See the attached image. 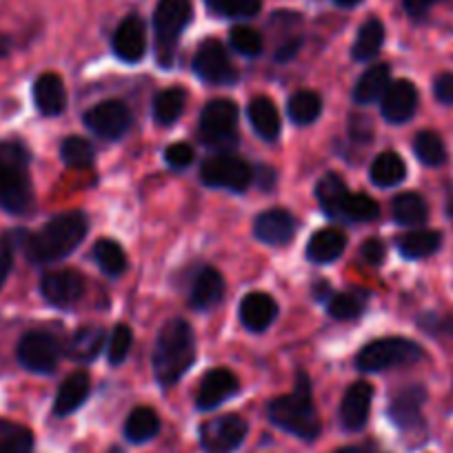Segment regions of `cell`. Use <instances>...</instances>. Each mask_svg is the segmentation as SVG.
Instances as JSON below:
<instances>
[{
  "label": "cell",
  "mask_w": 453,
  "mask_h": 453,
  "mask_svg": "<svg viewBox=\"0 0 453 453\" xmlns=\"http://www.w3.org/2000/svg\"><path fill=\"white\" fill-rule=\"evenodd\" d=\"M89 220L82 211L60 213L34 234H25L23 251L32 265H50L67 258L85 241Z\"/></svg>",
  "instance_id": "obj_1"
},
{
  "label": "cell",
  "mask_w": 453,
  "mask_h": 453,
  "mask_svg": "<svg viewBox=\"0 0 453 453\" xmlns=\"http://www.w3.org/2000/svg\"><path fill=\"white\" fill-rule=\"evenodd\" d=\"M32 154L20 141H0V209L25 216L34 207V185L29 176Z\"/></svg>",
  "instance_id": "obj_2"
},
{
  "label": "cell",
  "mask_w": 453,
  "mask_h": 453,
  "mask_svg": "<svg viewBox=\"0 0 453 453\" xmlns=\"http://www.w3.org/2000/svg\"><path fill=\"white\" fill-rule=\"evenodd\" d=\"M196 360L194 329L180 318H173L160 329L154 347V376L160 387H172L187 373Z\"/></svg>",
  "instance_id": "obj_3"
},
{
  "label": "cell",
  "mask_w": 453,
  "mask_h": 453,
  "mask_svg": "<svg viewBox=\"0 0 453 453\" xmlns=\"http://www.w3.org/2000/svg\"><path fill=\"white\" fill-rule=\"evenodd\" d=\"M269 418L278 429L300 440H307V442L320 435L322 422L311 400V382H309L307 373H298L294 394L280 395L269 404Z\"/></svg>",
  "instance_id": "obj_4"
},
{
  "label": "cell",
  "mask_w": 453,
  "mask_h": 453,
  "mask_svg": "<svg viewBox=\"0 0 453 453\" xmlns=\"http://www.w3.org/2000/svg\"><path fill=\"white\" fill-rule=\"evenodd\" d=\"M194 16L191 0H158L154 12L156 29V60L160 67L169 69L176 60L178 41Z\"/></svg>",
  "instance_id": "obj_5"
},
{
  "label": "cell",
  "mask_w": 453,
  "mask_h": 453,
  "mask_svg": "<svg viewBox=\"0 0 453 453\" xmlns=\"http://www.w3.org/2000/svg\"><path fill=\"white\" fill-rule=\"evenodd\" d=\"M422 358L420 345L407 338H380L363 347V351L356 358V367L360 372L378 373L385 369L413 365Z\"/></svg>",
  "instance_id": "obj_6"
},
{
  "label": "cell",
  "mask_w": 453,
  "mask_h": 453,
  "mask_svg": "<svg viewBox=\"0 0 453 453\" xmlns=\"http://www.w3.org/2000/svg\"><path fill=\"white\" fill-rule=\"evenodd\" d=\"M238 107L234 100L216 98L200 113V141L216 150H229L238 142Z\"/></svg>",
  "instance_id": "obj_7"
},
{
  "label": "cell",
  "mask_w": 453,
  "mask_h": 453,
  "mask_svg": "<svg viewBox=\"0 0 453 453\" xmlns=\"http://www.w3.org/2000/svg\"><path fill=\"white\" fill-rule=\"evenodd\" d=\"M200 178L209 187L242 194L254 182V169L238 156L229 154V151H220V154L209 156L204 160L203 169H200Z\"/></svg>",
  "instance_id": "obj_8"
},
{
  "label": "cell",
  "mask_w": 453,
  "mask_h": 453,
  "mask_svg": "<svg viewBox=\"0 0 453 453\" xmlns=\"http://www.w3.org/2000/svg\"><path fill=\"white\" fill-rule=\"evenodd\" d=\"M16 358H19L20 367L32 373H54L63 358V347H60L58 338L47 331H27L19 340Z\"/></svg>",
  "instance_id": "obj_9"
},
{
  "label": "cell",
  "mask_w": 453,
  "mask_h": 453,
  "mask_svg": "<svg viewBox=\"0 0 453 453\" xmlns=\"http://www.w3.org/2000/svg\"><path fill=\"white\" fill-rule=\"evenodd\" d=\"M194 72L200 81L209 82V85H236L238 72L234 67L229 51L216 38H209L198 47L194 56Z\"/></svg>",
  "instance_id": "obj_10"
},
{
  "label": "cell",
  "mask_w": 453,
  "mask_h": 453,
  "mask_svg": "<svg viewBox=\"0 0 453 453\" xmlns=\"http://www.w3.org/2000/svg\"><path fill=\"white\" fill-rule=\"evenodd\" d=\"M250 434V425L236 413L213 418L200 426V444L207 453H234Z\"/></svg>",
  "instance_id": "obj_11"
},
{
  "label": "cell",
  "mask_w": 453,
  "mask_h": 453,
  "mask_svg": "<svg viewBox=\"0 0 453 453\" xmlns=\"http://www.w3.org/2000/svg\"><path fill=\"white\" fill-rule=\"evenodd\" d=\"M82 123L98 138L119 141L132 127V111L120 100H104V103L87 109L85 116H82Z\"/></svg>",
  "instance_id": "obj_12"
},
{
  "label": "cell",
  "mask_w": 453,
  "mask_h": 453,
  "mask_svg": "<svg viewBox=\"0 0 453 453\" xmlns=\"http://www.w3.org/2000/svg\"><path fill=\"white\" fill-rule=\"evenodd\" d=\"M41 294L51 307L69 309L85 294V278L73 269H56L41 278Z\"/></svg>",
  "instance_id": "obj_13"
},
{
  "label": "cell",
  "mask_w": 453,
  "mask_h": 453,
  "mask_svg": "<svg viewBox=\"0 0 453 453\" xmlns=\"http://www.w3.org/2000/svg\"><path fill=\"white\" fill-rule=\"evenodd\" d=\"M238 389H241V382H238V378L234 376L229 369H213V372H209L207 376L203 378V382H200V389L198 394H196V407H198L200 411H209V409L220 407L225 400L236 395Z\"/></svg>",
  "instance_id": "obj_14"
},
{
  "label": "cell",
  "mask_w": 453,
  "mask_h": 453,
  "mask_svg": "<svg viewBox=\"0 0 453 453\" xmlns=\"http://www.w3.org/2000/svg\"><path fill=\"white\" fill-rule=\"evenodd\" d=\"M418 109V89L411 81H394L380 100V111L385 120L400 125L413 119Z\"/></svg>",
  "instance_id": "obj_15"
},
{
  "label": "cell",
  "mask_w": 453,
  "mask_h": 453,
  "mask_svg": "<svg viewBox=\"0 0 453 453\" xmlns=\"http://www.w3.org/2000/svg\"><path fill=\"white\" fill-rule=\"evenodd\" d=\"M373 387L369 382L358 380L347 389L342 404H340V422L347 431H360L369 420L372 411Z\"/></svg>",
  "instance_id": "obj_16"
},
{
  "label": "cell",
  "mask_w": 453,
  "mask_h": 453,
  "mask_svg": "<svg viewBox=\"0 0 453 453\" xmlns=\"http://www.w3.org/2000/svg\"><path fill=\"white\" fill-rule=\"evenodd\" d=\"M147 50V29L141 16L132 14L119 25L113 34V51L125 63H138L142 60Z\"/></svg>",
  "instance_id": "obj_17"
},
{
  "label": "cell",
  "mask_w": 453,
  "mask_h": 453,
  "mask_svg": "<svg viewBox=\"0 0 453 453\" xmlns=\"http://www.w3.org/2000/svg\"><path fill=\"white\" fill-rule=\"evenodd\" d=\"M426 400V389L422 385H411L394 395L389 404V418L398 429H416L422 422V404Z\"/></svg>",
  "instance_id": "obj_18"
},
{
  "label": "cell",
  "mask_w": 453,
  "mask_h": 453,
  "mask_svg": "<svg viewBox=\"0 0 453 453\" xmlns=\"http://www.w3.org/2000/svg\"><path fill=\"white\" fill-rule=\"evenodd\" d=\"M254 234L258 241L265 242V245H287L296 234V220L289 211H285V209H269V211L260 213V216L256 218Z\"/></svg>",
  "instance_id": "obj_19"
},
{
  "label": "cell",
  "mask_w": 453,
  "mask_h": 453,
  "mask_svg": "<svg viewBox=\"0 0 453 453\" xmlns=\"http://www.w3.org/2000/svg\"><path fill=\"white\" fill-rule=\"evenodd\" d=\"M34 103L36 109L42 116H60L67 107V89H65V82L58 73H41V76L34 81Z\"/></svg>",
  "instance_id": "obj_20"
},
{
  "label": "cell",
  "mask_w": 453,
  "mask_h": 453,
  "mask_svg": "<svg viewBox=\"0 0 453 453\" xmlns=\"http://www.w3.org/2000/svg\"><path fill=\"white\" fill-rule=\"evenodd\" d=\"M278 316V304L276 300L269 294L263 291H251L242 298L241 303V320L254 334H263L265 329H269L273 320Z\"/></svg>",
  "instance_id": "obj_21"
},
{
  "label": "cell",
  "mask_w": 453,
  "mask_h": 453,
  "mask_svg": "<svg viewBox=\"0 0 453 453\" xmlns=\"http://www.w3.org/2000/svg\"><path fill=\"white\" fill-rule=\"evenodd\" d=\"M91 391V378L87 372H76L67 378V380L60 385L58 394L54 400V413L58 418L69 416L76 409L82 407L87 398H89Z\"/></svg>",
  "instance_id": "obj_22"
},
{
  "label": "cell",
  "mask_w": 453,
  "mask_h": 453,
  "mask_svg": "<svg viewBox=\"0 0 453 453\" xmlns=\"http://www.w3.org/2000/svg\"><path fill=\"white\" fill-rule=\"evenodd\" d=\"M347 247L345 232H340L338 226H326L316 236H311L307 245V258L316 265H329L342 256Z\"/></svg>",
  "instance_id": "obj_23"
},
{
  "label": "cell",
  "mask_w": 453,
  "mask_h": 453,
  "mask_svg": "<svg viewBox=\"0 0 453 453\" xmlns=\"http://www.w3.org/2000/svg\"><path fill=\"white\" fill-rule=\"evenodd\" d=\"M225 294V280H222L220 273L211 267H204L203 272L196 276L194 287H191L189 294V304L198 311L204 309H211L213 304H218Z\"/></svg>",
  "instance_id": "obj_24"
},
{
  "label": "cell",
  "mask_w": 453,
  "mask_h": 453,
  "mask_svg": "<svg viewBox=\"0 0 453 453\" xmlns=\"http://www.w3.org/2000/svg\"><path fill=\"white\" fill-rule=\"evenodd\" d=\"M391 85V69L389 65H373L360 76L358 85L354 87V103L372 104L382 100L385 91Z\"/></svg>",
  "instance_id": "obj_25"
},
{
  "label": "cell",
  "mask_w": 453,
  "mask_h": 453,
  "mask_svg": "<svg viewBox=\"0 0 453 453\" xmlns=\"http://www.w3.org/2000/svg\"><path fill=\"white\" fill-rule=\"evenodd\" d=\"M250 123L263 141H276L280 136V113H278L276 104L267 96H260V98L251 100Z\"/></svg>",
  "instance_id": "obj_26"
},
{
  "label": "cell",
  "mask_w": 453,
  "mask_h": 453,
  "mask_svg": "<svg viewBox=\"0 0 453 453\" xmlns=\"http://www.w3.org/2000/svg\"><path fill=\"white\" fill-rule=\"evenodd\" d=\"M318 203H320L322 211L326 216L342 218V209H345L347 198H349V189H347L345 180L338 173H325L316 185Z\"/></svg>",
  "instance_id": "obj_27"
},
{
  "label": "cell",
  "mask_w": 453,
  "mask_h": 453,
  "mask_svg": "<svg viewBox=\"0 0 453 453\" xmlns=\"http://www.w3.org/2000/svg\"><path fill=\"white\" fill-rule=\"evenodd\" d=\"M104 347L103 326H82L72 335L67 345V356L76 363H91L98 358Z\"/></svg>",
  "instance_id": "obj_28"
},
{
  "label": "cell",
  "mask_w": 453,
  "mask_h": 453,
  "mask_svg": "<svg viewBox=\"0 0 453 453\" xmlns=\"http://www.w3.org/2000/svg\"><path fill=\"white\" fill-rule=\"evenodd\" d=\"M160 431V418L151 407H138L129 413L125 422V438L134 444H145L154 440Z\"/></svg>",
  "instance_id": "obj_29"
},
{
  "label": "cell",
  "mask_w": 453,
  "mask_h": 453,
  "mask_svg": "<svg viewBox=\"0 0 453 453\" xmlns=\"http://www.w3.org/2000/svg\"><path fill=\"white\" fill-rule=\"evenodd\" d=\"M442 245V236L431 229H418V232H409L398 238V250L404 258L420 260L429 258Z\"/></svg>",
  "instance_id": "obj_30"
},
{
  "label": "cell",
  "mask_w": 453,
  "mask_h": 453,
  "mask_svg": "<svg viewBox=\"0 0 453 453\" xmlns=\"http://www.w3.org/2000/svg\"><path fill=\"white\" fill-rule=\"evenodd\" d=\"M391 209H394L395 222L403 226H420L429 218L426 200L416 191H404V194L395 196Z\"/></svg>",
  "instance_id": "obj_31"
},
{
  "label": "cell",
  "mask_w": 453,
  "mask_h": 453,
  "mask_svg": "<svg viewBox=\"0 0 453 453\" xmlns=\"http://www.w3.org/2000/svg\"><path fill=\"white\" fill-rule=\"evenodd\" d=\"M382 42H385V25L378 19H369L365 20V25L360 27L354 47H351V54H354V58L360 60V63H367V60L376 58Z\"/></svg>",
  "instance_id": "obj_32"
},
{
  "label": "cell",
  "mask_w": 453,
  "mask_h": 453,
  "mask_svg": "<svg viewBox=\"0 0 453 453\" xmlns=\"http://www.w3.org/2000/svg\"><path fill=\"white\" fill-rule=\"evenodd\" d=\"M34 434L20 422L0 418V453H34Z\"/></svg>",
  "instance_id": "obj_33"
},
{
  "label": "cell",
  "mask_w": 453,
  "mask_h": 453,
  "mask_svg": "<svg viewBox=\"0 0 453 453\" xmlns=\"http://www.w3.org/2000/svg\"><path fill=\"white\" fill-rule=\"evenodd\" d=\"M372 180L378 187H395L407 178V165L395 151H385L372 163Z\"/></svg>",
  "instance_id": "obj_34"
},
{
  "label": "cell",
  "mask_w": 453,
  "mask_h": 453,
  "mask_svg": "<svg viewBox=\"0 0 453 453\" xmlns=\"http://www.w3.org/2000/svg\"><path fill=\"white\" fill-rule=\"evenodd\" d=\"M187 104V91L182 87H172L156 96L154 100V119L160 125H173L182 116Z\"/></svg>",
  "instance_id": "obj_35"
},
{
  "label": "cell",
  "mask_w": 453,
  "mask_h": 453,
  "mask_svg": "<svg viewBox=\"0 0 453 453\" xmlns=\"http://www.w3.org/2000/svg\"><path fill=\"white\" fill-rule=\"evenodd\" d=\"M94 258L98 263V267L111 278L123 276L125 269H127V254H125V250L119 242L109 241V238H103V241L96 242Z\"/></svg>",
  "instance_id": "obj_36"
},
{
  "label": "cell",
  "mask_w": 453,
  "mask_h": 453,
  "mask_svg": "<svg viewBox=\"0 0 453 453\" xmlns=\"http://www.w3.org/2000/svg\"><path fill=\"white\" fill-rule=\"evenodd\" d=\"M287 111L296 125H311L322 113V98L316 91H298L291 96Z\"/></svg>",
  "instance_id": "obj_37"
},
{
  "label": "cell",
  "mask_w": 453,
  "mask_h": 453,
  "mask_svg": "<svg viewBox=\"0 0 453 453\" xmlns=\"http://www.w3.org/2000/svg\"><path fill=\"white\" fill-rule=\"evenodd\" d=\"M413 151H416L418 160L426 167H440V165L447 163V147L435 132L418 134L416 141H413Z\"/></svg>",
  "instance_id": "obj_38"
},
{
  "label": "cell",
  "mask_w": 453,
  "mask_h": 453,
  "mask_svg": "<svg viewBox=\"0 0 453 453\" xmlns=\"http://www.w3.org/2000/svg\"><path fill=\"white\" fill-rule=\"evenodd\" d=\"M367 296L356 294V291H340L329 298V316L335 320H356L360 313L365 311V304H367Z\"/></svg>",
  "instance_id": "obj_39"
},
{
  "label": "cell",
  "mask_w": 453,
  "mask_h": 453,
  "mask_svg": "<svg viewBox=\"0 0 453 453\" xmlns=\"http://www.w3.org/2000/svg\"><path fill=\"white\" fill-rule=\"evenodd\" d=\"M94 145H91L87 138L81 136H69L65 138L63 145H60V158L67 167L73 169H85L94 163Z\"/></svg>",
  "instance_id": "obj_40"
},
{
  "label": "cell",
  "mask_w": 453,
  "mask_h": 453,
  "mask_svg": "<svg viewBox=\"0 0 453 453\" xmlns=\"http://www.w3.org/2000/svg\"><path fill=\"white\" fill-rule=\"evenodd\" d=\"M204 5L225 19H251L260 12V0H204Z\"/></svg>",
  "instance_id": "obj_41"
},
{
  "label": "cell",
  "mask_w": 453,
  "mask_h": 453,
  "mask_svg": "<svg viewBox=\"0 0 453 453\" xmlns=\"http://www.w3.org/2000/svg\"><path fill=\"white\" fill-rule=\"evenodd\" d=\"M23 238H25V232H20V229H16V232H7L0 236V291H3L12 269H14L16 247L23 245Z\"/></svg>",
  "instance_id": "obj_42"
},
{
  "label": "cell",
  "mask_w": 453,
  "mask_h": 453,
  "mask_svg": "<svg viewBox=\"0 0 453 453\" xmlns=\"http://www.w3.org/2000/svg\"><path fill=\"white\" fill-rule=\"evenodd\" d=\"M378 213H380V207H378L376 200L363 194H351L349 198H347L345 209H342V218L354 222L376 220Z\"/></svg>",
  "instance_id": "obj_43"
},
{
  "label": "cell",
  "mask_w": 453,
  "mask_h": 453,
  "mask_svg": "<svg viewBox=\"0 0 453 453\" xmlns=\"http://www.w3.org/2000/svg\"><path fill=\"white\" fill-rule=\"evenodd\" d=\"M229 42H232V47L238 54L250 56V58H256V56L263 54V36L254 27H247V25L234 27Z\"/></svg>",
  "instance_id": "obj_44"
},
{
  "label": "cell",
  "mask_w": 453,
  "mask_h": 453,
  "mask_svg": "<svg viewBox=\"0 0 453 453\" xmlns=\"http://www.w3.org/2000/svg\"><path fill=\"white\" fill-rule=\"evenodd\" d=\"M134 334L127 325H116L111 331V338H109V351L107 358L111 365H120L127 358L129 349H132Z\"/></svg>",
  "instance_id": "obj_45"
},
{
  "label": "cell",
  "mask_w": 453,
  "mask_h": 453,
  "mask_svg": "<svg viewBox=\"0 0 453 453\" xmlns=\"http://www.w3.org/2000/svg\"><path fill=\"white\" fill-rule=\"evenodd\" d=\"M165 160H167L169 167L173 169H185L194 163V150H191L187 142H173L165 151Z\"/></svg>",
  "instance_id": "obj_46"
},
{
  "label": "cell",
  "mask_w": 453,
  "mask_h": 453,
  "mask_svg": "<svg viewBox=\"0 0 453 453\" xmlns=\"http://www.w3.org/2000/svg\"><path fill=\"white\" fill-rule=\"evenodd\" d=\"M360 258L369 265H380L385 260V245L378 238H369L360 247Z\"/></svg>",
  "instance_id": "obj_47"
},
{
  "label": "cell",
  "mask_w": 453,
  "mask_h": 453,
  "mask_svg": "<svg viewBox=\"0 0 453 453\" xmlns=\"http://www.w3.org/2000/svg\"><path fill=\"white\" fill-rule=\"evenodd\" d=\"M435 98L444 104H453V73H440L434 82Z\"/></svg>",
  "instance_id": "obj_48"
},
{
  "label": "cell",
  "mask_w": 453,
  "mask_h": 453,
  "mask_svg": "<svg viewBox=\"0 0 453 453\" xmlns=\"http://www.w3.org/2000/svg\"><path fill=\"white\" fill-rule=\"evenodd\" d=\"M349 134L351 138H356V141H372V125H369V120L365 119V116H354L349 123Z\"/></svg>",
  "instance_id": "obj_49"
},
{
  "label": "cell",
  "mask_w": 453,
  "mask_h": 453,
  "mask_svg": "<svg viewBox=\"0 0 453 453\" xmlns=\"http://www.w3.org/2000/svg\"><path fill=\"white\" fill-rule=\"evenodd\" d=\"M435 3H438V0H403V5H404V10H407V14L416 20L425 19Z\"/></svg>",
  "instance_id": "obj_50"
},
{
  "label": "cell",
  "mask_w": 453,
  "mask_h": 453,
  "mask_svg": "<svg viewBox=\"0 0 453 453\" xmlns=\"http://www.w3.org/2000/svg\"><path fill=\"white\" fill-rule=\"evenodd\" d=\"M254 180L258 182V187L263 191H272L273 187H276L278 176H276V172H273L272 167H256Z\"/></svg>",
  "instance_id": "obj_51"
},
{
  "label": "cell",
  "mask_w": 453,
  "mask_h": 453,
  "mask_svg": "<svg viewBox=\"0 0 453 453\" xmlns=\"http://www.w3.org/2000/svg\"><path fill=\"white\" fill-rule=\"evenodd\" d=\"M300 45H303V41H300V38H291V41L278 45V50H276L278 63H287V60L294 58V56L300 51Z\"/></svg>",
  "instance_id": "obj_52"
},
{
  "label": "cell",
  "mask_w": 453,
  "mask_h": 453,
  "mask_svg": "<svg viewBox=\"0 0 453 453\" xmlns=\"http://www.w3.org/2000/svg\"><path fill=\"white\" fill-rule=\"evenodd\" d=\"M313 296L322 303V300H329L334 296V291H331V287L326 282H318V287H313Z\"/></svg>",
  "instance_id": "obj_53"
},
{
  "label": "cell",
  "mask_w": 453,
  "mask_h": 453,
  "mask_svg": "<svg viewBox=\"0 0 453 453\" xmlns=\"http://www.w3.org/2000/svg\"><path fill=\"white\" fill-rule=\"evenodd\" d=\"M12 51V38L7 34H0V60L7 58Z\"/></svg>",
  "instance_id": "obj_54"
},
{
  "label": "cell",
  "mask_w": 453,
  "mask_h": 453,
  "mask_svg": "<svg viewBox=\"0 0 453 453\" xmlns=\"http://www.w3.org/2000/svg\"><path fill=\"white\" fill-rule=\"evenodd\" d=\"M358 3H363V0H335V5L340 7H356Z\"/></svg>",
  "instance_id": "obj_55"
},
{
  "label": "cell",
  "mask_w": 453,
  "mask_h": 453,
  "mask_svg": "<svg viewBox=\"0 0 453 453\" xmlns=\"http://www.w3.org/2000/svg\"><path fill=\"white\" fill-rule=\"evenodd\" d=\"M334 453H367V451H365V449H360V447H342V449H338V451H334Z\"/></svg>",
  "instance_id": "obj_56"
},
{
  "label": "cell",
  "mask_w": 453,
  "mask_h": 453,
  "mask_svg": "<svg viewBox=\"0 0 453 453\" xmlns=\"http://www.w3.org/2000/svg\"><path fill=\"white\" fill-rule=\"evenodd\" d=\"M107 453H125V449H120V447H111V449H109Z\"/></svg>",
  "instance_id": "obj_57"
}]
</instances>
